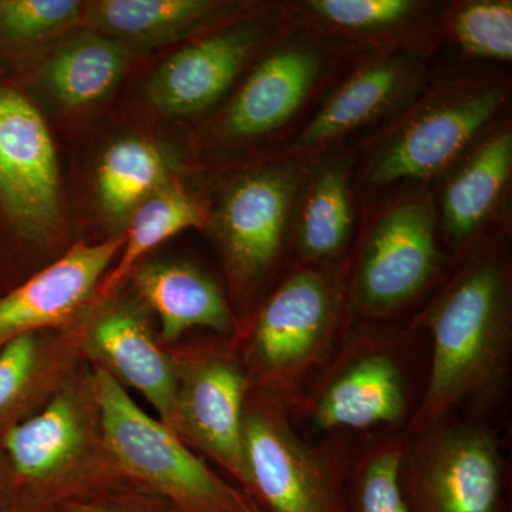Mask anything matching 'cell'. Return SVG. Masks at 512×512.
Masks as SVG:
<instances>
[{
  "instance_id": "6da1fadb",
  "label": "cell",
  "mask_w": 512,
  "mask_h": 512,
  "mask_svg": "<svg viewBox=\"0 0 512 512\" xmlns=\"http://www.w3.org/2000/svg\"><path fill=\"white\" fill-rule=\"evenodd\" d=\"M429 330L431 362L404 436L493 402L507 386L512 353V276L507 231L491 232L456 259V268L410 330Z\"/></svg>"
},
{
  "instance_id": "7a4b0ae2",
  "label": "cell",
  "mask_w": 512,
  "mask_h": 512,
  "mask_svg": "<svg viewBox=\"0 0 512 512\" xmlns=\"http://www.w3.org/2000/svg\"><path fill=\"white\" fill-rule=\"evenodd\" d=\"M510 80L481 73L427 86L406 109L369 136L356 153V192L423 190L498 123Z\"/></svg>"
},
{
  "instance_id": "3957f363",
  "label": "cell",
  "mask_w": 512,
  "mask_h": 512,
  "mask_svg": "<svg viewBox=\"0 0 512 512\" xmlns=\"http://www.w3.org/2000/svg\"><path fill=\"white\" fill-rule=\"evenodd\" d=\"M352 326L346 262L293 266L256 313L248 346L251 389L292 414Z\"/></svg>"
},
{
  "instance_id": "277c9868",
  "label": "cell",
  "mask_w": 512,
  "mask_h": 512,
  "mask_svg": "<svg viewBox=\"0 0 512 512\" xmlns=\"http://www.w3.org/2000/svg\"><path fill=\"white\" fill-rule=\"evenodd\" d=\"M436 194L429 188L390 195L367 215L346 261L353 325L406 311L443 278Z\"/></svg>"
},
{
  "instance_id": "5b68a950",
  "label": "cell",
  "mask_w": 512,
  "mask_h": 512,
  "mask_svg": "<svg viewBox=\"0 0 512 512\" xmlns=\"http://www.w3.org/2000/svg\"><path fill=\"white\" fill-rule=\"evenodd\" d=\"M245 494L261 512H345L352 447L345 433L312 444L302 439L292 414L259 390L247 397Z\"/></svg>"
},
{
  "instance_id": "8992f818",
  "label": "cell",
  "mask_w": 512,
  "mask_h": 512,
  "mask_svg": "<svg viewBox=\"0 0 512 512\" xmlns=\"http://www.w3.org/2000/svg\"><path fill=\"white\" fill-rule=\"evenodd\" d=\"M97 403L111 453L121 467L181 512H251L244 491L218 477L163 421L128 396L109 370H97Z\"/></svg>"
},
{
  "instance_id": "52a82bcc",
  "label": "cell",
  "mask_w": 512,
  "mask_h": 512,
  "mask_svg": "<svg viewBox=\"0 0 512 512\" xmlns=\"http://www.w3.org/2000/svg\"><path fill=\"white\" fill-rule=\"evenodd\" d=\"M399 485L407 512H508L497 434L458 414L404 436Z\"/></svg>"
},
{
  "instance_id": "ba28073f",
  "label": "cell",
  "mask_w": 512,
  "mask_h": 512,
  "mask_svg": "<svg viewBox=\"0 0 512 512\" xmlns=\"http://www.w3.org/2000/svg\"><path fill=\"white\" fill-rule=\"evenodd\" d=\"M309 161L282 151L232 175L222 187L208 227L239 292H255L279 265Z\"/></svg>"
},
{
  "instance_id": "9c48e42d",
  "label": "cell",
  "mask_w": 512,
  "mask_h": 512,
  "mask_svg": "<svg viewBox=\"0 0 512 512\" xmlns=\"http://www.w3.org/2000/svg\"><path fill=\"white\" fill-rule=\"evenodd\" d=\"M355 55L293 22L249 67L222 111L218 136L228 144L276 136L301 119L340 63Z\"/></svg>"
},
{
  "instance_id": "30bf717a",
  "label": "cell",
  "mask_w": 512,
  "mask_h": 512,
  "mask_svg": "<svg viewBox=\"0 0 512 512\" xmlns=\"http://www.w3.org/2000/svg\"><path fill=\"white\" fill-rule=\"evenodd\" d=\"M292 414L328 434L406 430L412 417L409 392L393 339L350 330Z\"/></svg>"
},
{
  "instance_id": "8fae6325",
  "label": "cell",
  "mask_w": 512,
  "mask_h": 512,
  "mask_svg": "<svg viewBox=\"0 0 512 512\" xmlns=\"http://www.w3.org/2000/svg\"><path fill=\"white\" fill-rule=\"evenodd\" d=\"M433 49L394 47L353 57L345 76L329 89L284 153L313 158L345 147L343 143L359 131L382 126L429 86Z\"/></svg>"
},
{
  "instance_id": "7c38bea8",
  "label": "cell",
  "mask_w": 512,
  "mask_h": 512,
  "mask_svg": "<svg viewBox=\"0 0 512 512\" xmlns=\"http://www.w3.org/2000/svg\"><path fill=\"white\" fill-rule=\"evenodd\" d=\"M249 9L197 36L158 67L147 86L158 110L191 117L217 106L242 73L292 28L288 6Z\"/></svg>"
},
{
  "instance_id": "4fadbf2b",
  "label": "cell",
  "mask_w": 512,
  "mask_h": 512,
  "mask_svg": "<svg viewBox=\"0 0 512 512\" xmlns=\"http://www.w3.org/2000/svg\"><path fill=\"white\" fill-rule=\"evenodd\" d=\"M0 207L26 237L47 239L62 224L55 141L23 94L0 87Z\"/></svg>"
},
{
  "instance_id": "5bb4252c",
  "label": "cell",
  "mask_w": 512,
  "mask_h": 512,
  "mask_svg": "<svg viewBox=\"0 0 512 512\" xmlns=\"http://www.w3.org/2000/svg\"><path fill=\"white\" fill-rule=\"evenodd\" d=\"M251 392L247 369L228 353L194 359L178 380L173 430L201 448L247 491L244 412Z\"/></svg>"
},
{
  "instance_id": "9a60e30c",
  "label": "cell",
  "mask_w": 512,
  "mask_h": 512,
  "mask_svg": "<svg viewBox=\"0 0 512 512\" xmlns=\"http://www.w3.org/2000/svg\"><path fill=\"white\" fill-rule=\"evenodd\" d=\"M356 151L335 148L311 158L293 208L289 244L302 266L348 261L356 228Z\"/></svg>"
},
{
  "instance_id": "2e32d148",
  "label": "cell",
  "mask_w": 512,
  "mask_h": 512,
  "mask_svg": "<svg viewBox=\"0 0 512 512\" xmlns=\"http://www.w3.org/2000/svg\"><path fill=\"white\" fill-rule=\"evenodd\" d=\"M512 177V128L497 123L441 178L436 195L441 234L456 259L488 234L507 201Z\"/></svg>"
},
{
  "instance_id": "e0dca14e",
  "label": "cell",
  "mask_w": 512,
  "mask_h": 512,
  "mask_svg": "<svg viewBox=\"0 0 512 512\" xmlns=\"http://www.w3.org/2000/svg\"><path fill=\"white\" fill-rule=\"evenodd\" d=\"M296 25L356 53L436 46L443 6L421 0H303L288 3Z\"/></svg>"
},
{
  "instance_id": "ac0fdd59",
  "label": "cell",
  "mask_w": 512,
  "mask_h": 512,
  "mask_svg": "<svg viewBox=\"0 0 512 512\" xmlns=\"http://www.w3.org/2000/svg\"><path fill=\"white\" fill-rule=\"evenodd\" d=\"M124 235L100 242L79 244L55 264L47 266L18 289L0 299V346L16 336L66 322L100 284Z\"/></svg>"
},
{
  "instance_id": "d6986e66",
  "label": "cell",
  "mask_w": 512,
  "mask_h": 512,
  "mask_svg": "<svg viewBox=\"0 0 512 512\" xmlns=\"http://www.w3.org/2000/svg\"><path fill=\"white\" fill-rule=\"evenodd\" d=\"M247 8L225 0H97L84 3L83 20L124 45L151 46L200 36Z\"/></svg>"
},
{
  "instance_id": "ffe728a7",
  "label": "cell",
  "mask_w": 512,
  "mask_h": 512,
  "mask_svg": "<svg viewBox=\"0 0 512 512\" xmlns=\"http://www.w3.org/2000/svg\"><path fill=\"white\" fill-rule=\"evenodd\" d=\"M134 285L160 318L165 342H175L192 328L237 333V318L220 285L194 266L150 262L134 272Z\"/></svg>"
},
{
  "instance_id": "44dd1931",
  "label": "cell",
  "mask_w": 512,
  "mask_h": 512,
  "mask_svg": "<svg viewBox=\"0 0 512 512\" xmlns=\"http://www.w3.org/2000/svg\"><path fill=\"white\" fill-rule=\"evenodd\" d=\"M92 346L123 382L153 404L165 426L173 429L178 377L146 320L131 309L106 313L94 326Z\"/></svg>"
},
{
  "instance_id": "7402d4cb",
  "label": "cell",
  "mask_w": 512,
  "mask_h": 512,
  "mask_svg": "<svg viewBox=\"0 0 512 512\" xmlns=\"http://www.w3.org/2000/svg\"><path fill=\"white\" fill-rule=\"evenodd\" d=\"M128 63L127 45L89 30L56 50L46 67L47 89L66 109H84L113 92Z\"/></svg>"
},
{
  "instance_id": "603a6c76",
  "label": "cell",
  "mask_w": 512,
  "mask_h": 512,
  "mask_svg": "<svg viewBox=\"0 0 512 512\" xmlns=\"http://www.w3.org/2000/svg\"><path fill=\"white\" fill-rule=\"evenodd\" d=\"M210 212L204 201L185 191L177 181H168L131 214L120 261L101 282V295L110 296L119 291L138 261L161 242L185 229L208 227Z\"/></svg>"
},
{
  "instance_id": "cb8c5ba5",
  "label": "cell",
  "mask_w": 512,
  "mask_h": 512,
  "mask_svg": "<svg viewBox=\"0 0 512 512\" xmlns=\"http://www.w3.org/2000/svg\"><path fill=\"white\" fill-rule=\"evenodd\" d=\"M168 181L167 163L156 144L138 137L116 141L104 151L97 167L101 211L110 221L123 224Z\"/></svg>"
},
{
  "instance_id": "d4e9b609",
  "label": "cell",
  "mask_w": 512,
  "mask_h": 512,
  "mask_svg": "<svg viewBox=\"0 0 512 512\" xmlns=\"http://www.w3.org/2000/svg\"><path fill=\"white\" fill-rule=\"evenodd\" d=\"M82 443V426L73 400L59 396L42 413L6 434L13 467L29 481L52 480L72 460Z\"/></svg>"
},
{
  "instance_id": "484cf974",
  "label": "cell",
  "mask_w": 512,
  "mask_h": 512,
  "mask_svg": "<svg viewBox=\"0 0 512 512\" xmlns=\"http://www.w3.org/2000/svg\"><path fill=\"white\" fill-rule=\"evenodd\" d=\"M404 436L382 434L352 450L345 512H407L399 485Z\"/></svg>"
},
{
  "instance_id": "4316f807",
  "label": "cell",
  "mask_w": 512,
  "mask_h": 512,
  "mask_svg": "<svg viewBox=\"0 0 512 512\" xmlns=\"http://www.w3.org/2000/svg\"><path fill=\"white\" fill-rule=\"evenodd\" d=\"M439 35L473 59L511 63L512 2L466 0L443 6Z\"/></svg>"
},
{
  "instance_id": "83f0119b",
  "label": "cell",
  "mask_w": 512,
  "mask_h": 512,
  "mask_svg": "<svg viewBox=\"0 0 512 512\" xmlns=\"http://www.w3.org/2000/svg\"><path fill=\"white\" fill-rule=\"evenodd\" d=\"M77 0H2L0 33L18 42H36L59 35L83 20Z\"/></svg>"
},
{
  "instance_id": "f1b7e54d",
  "label": "cell",
  "mask_w": 512,
  "mask_h": 512,
  "mask_svg": "<svg viewBox=\"0 0 512 512\" xmlns=\"http://www.w3.org/2000/svg\"><path fill=\"white\" fill-rule=\"evenodd\" d=\"M36 339L33 333L16 336L0 352V413L5 412L26 389L37 365Z\"/></svg>"
},
{
  "instance_id": "f546056e",
  "label": "cell",
  "mask_w": 512,
  "mask_h": 512,
  "mask_svg": "<svg viewBox=\"0 0 512 512\" xmlns=\"http://www.w3.org/2000/svg\"><path fill=\"white\" fill-rule=\"evenodd\" d=\"M66 512H181L174 504L167 503L163 510L146 503L106 498H79L66 504Z\"/></svg>"
},
{
  "instance_id": "4dcf8cb0",
  "label": "cell",
  "mask_w": 512,
  "mask_h": 512,
  "mask_svg": "<svg viewBox=\"0 0 512 512\" xmlns=\"http://www.w3.org/2000/svg\"><path fill=\"white\" fill-rule=\"evenodd\" d=\"M251 512H261V511H259L258 508H255V510L251 511Z\"/></svg>"
}]
</instances>
